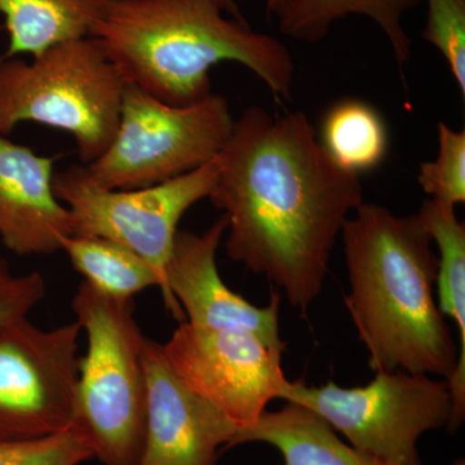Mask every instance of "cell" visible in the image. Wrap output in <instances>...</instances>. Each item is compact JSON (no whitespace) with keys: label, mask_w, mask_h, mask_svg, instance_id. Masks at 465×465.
<instances>
[{"label":"cell","mask_w":465,"mask_h":465,"mask_svg":"<svg viewBox=\"0 0 465 465\" xmlns=\"http://www.w3.org/2000/svg\"><path fill=\"white\" fill-rule=\"evenodd\" d=\"M217 166L208 200L228 220L229 258L305 311L322 292L342 225L363 203L360 174L330 157L305 113L259 106L234 121Z\"/></svg>","instance_id":"cell-1"},{"label":"cell","mask_w":465,"mask_h":465,"mask_svg":"<svg viewBox=\"0 0 465 465\" xmlns=\"http://www.w3.org/2000/svg\"><path fill=\"white\" fill-rule=\"evenodd\" d=\"M345 298L375 372L454 374L459 347L434 298L439 256L420 217L365 203L342 225Z\"/></svg>","instance_id":"cell-2"},{"label":"cell","mask_w":465,"mask_h":465,"mask_svg":"<svg viewBox=\"0 0 465 465\" xmlns=\"http://www.w3.org/2000/svg\"><path fill=\"white\" fill-rule=\"evenodd\" d=\"M225 15L217 0H109L91 38L125 84L170 105L210 96L211 69L225 61L246 66L290 99L295 64L289 48Z\"/></svg>","instance_id":"cell-3"},{"label":"cell","mask_w":465,"mask_h":465,"mask_svg":"<svg viewBox=\"0 0 465 465\" xmlns=\"http://www.w3.org/2000/svg\"><path fill=\"white\" fill-rule=\"evenodd\" d=\"M73 311L87 335L81 358L72 430L103 465H139L145 440V336L134 299L104 295L84 281Z\"/></svg>","instance_id":"cell-4"},{"label":"cell","mask_w":465,"mask_h":465,"mask_svg":"<svg viewBox=\"0 0 465 465\" xmlns=\"http://www.w3.org/2000/svg\"><path fill=\"white\" fill-rule=\"evenodd\" d=\"M124 81L94 38L52 45L33 60L0 57V134L25 122L72 134L88 166L114 140Z\"/></svg>","instance_id":"cell-5"},{"label":"cell","mask_w":465,"mask_h":465,"mask_svg":"<svg viewBox=\"0 0 465 465\" xmlns=\"http://www.w3.org/2000/svg\"><path fill=\"white\" fill-rule=\"evenodd\" d=\"M232 125L222 94L213 92L192 105L176 106L125 84L114 140L85 168L92 182L110 191L158 185L215 159Z\"/></svg>","instance_id":"cell-6"},{"label":"cell","mask_w":465,"mask_h":465,"mask_svg":"<svg viewBox=\"0 0 465 465\" xmlns=\"http://www.w3.org/2000/svg\"><path fill=\"white\" fill-rule=\"evenodd\" d=\"M281 400L316 412L349 445L388 465H421L419 440L449 427L454 411L448 381L406 371L376 372L356 388L289 381Z\"/></svg>","instance_id":"cell-7"},{"label":"cell","mask_w":465,"mask_h":465,"mask_svg":"<svg viewBox=\"0 0 465 465\" xmlns=\"http://www.w3.org/2000/svg\"><path fill=\"white\" fill-rule=\"evenodd\" d=\"M217 173L216 157L158 185L110 191L92 182L84 164H72L54 173V191L72 216L73 235L115 242L142 256L164 278L183 216L208 198Z\"/></svg>","instance_id":"cell-8"},{"label":"cell","mask_w":465,"mask_h":465,"mask_svg":"<svg viewBox=\"0 0 465 465\" xmlns=\"http://www.w3.org/2000/svg\"><path fill=\"white\" fill-rule=\"evenodd\" d=\"M81 331L76 321L51 330L27 317L0 323V440L72 430Z\"/></svg>","instance_id":"cell-9"},{"label":"cell","mask_w":465,"mask_h":465,"mask_svg":"<svg viewBox=\"0 0 465 465\" xmlns=\"http://www.w3.org/2000/svg\"><path fill=\"white\" fill-rule=\"evenodd\" d=\"M163 348L177 376L240 430L258 423L287 381L281 349L253 333L193 326L183 321Z\"/></svg>","instance_id":"cell-10"},{"label":"cell","mask_w":465,"mask_h":465,"mask_svg":"<svg viewBox=\"0 0 465 465\" xmlns=\"http://www.w3.org/2000/svg\"><path fill=\"white\" fill-rule=\"evenodd\" d=\"M228 229L225 215L198 232L179 231L164 268V304L180 322L259 336L272 347L286 351L280 336V292H272L264 308L251 304L220 277L216 253Z\"/></svg>","instance_id":"cell-11"},{"label":"cell","mask_w":465,"mask_h":465,"mask_svg":"<svg viewBox=\"0 0 465 465\" xmlns=\"http://www.w3.org/2000/svg\"><path fill=\"white\" fill-rule=\"evenodd\" d=\"M145 440L139 465H216L240 428L194 393L168 363L159 342L145 338Z\"/></svg>","instance_id":"cell-12"},{"label":"cell","mask_w":465,"mask_h":465,"mask_svg":"<svg viewBox=\"0 0 465 465\" xmlns=\"http://www.w3.org/2000/svg\"><path fill=\"white\" fill-rule=\"evenodd\" d=\"M54 159L0 134V240L20 256L63 251L72 216L54 191Z\"/></svg>","instance_id":"cell-13"},{"label":"cell","mask_w":465,"mask_h":465,"mask_svg":"<svg viewBox=\"0 0 465 465\" xmlns=\"http://www.w3.org/2000/svg\"><path fill=\"white\" fill-rule=\"evenodd\" d=\"M249 442L273 446L282 457L281 465H388L344 442L316 412L292 402L238 430L231 449Z\"/></svg>","instance_id":"cell-14"},{"label":"cell","mask_w":465,"mask_h":465,"mask_svg":"<svg viewBox=\"0 0 465 465\" xmlns=\"http://www.w3.org/2000/svg\"><path fill=\"white\" fill-rule=\"evenodd\" d=\"M418 215L439 247L437 304L440 313L457 324L460 338L457 369L446 381L454 405L448 430L455 432L465 419V224L458 219L454 207L433 200L425 201Z\"/></svg>","instance_id":"cell-15"},{"label":"cell","mask_w":465,"mask_h":465,"mask_svg":"<svg viewBox=\"0 0 465 465\" xmlns=\"http://www.w3.org/2000/svg\"><path fill=\"white\" fill-rule=\"evenodd\" d=\"M109 0H0L8 48L3 56H36L52 45L88 38Z\"/></svg>","instance_id":"cell-16"},{"label":"cell","mask_w":465,"mask_h":465,"mask_svg":"<svg viewBox=\"0 0 465 465\" xmlns=\"http://www.w3.org/2000/svg\"><path fill=\"white\" fill-rule=\"evenodd\" d=\"M423 0H290L278 15L281 34L296 41L317 43L330 27L349 15L371 18L387 36L397 64L409 61L411 41L402 25V17Z\"/></svg>","instance_id":"cell-17"},{"label":"cell","mask_w":465,"mask_h":465,"mask_svg":"<svg viewBox=\"0 0 465 465\" xmlns=\"http://www.w3.org/2000/svg\"><path fill=\"white\" fill-rule=\"evenodd\" d=\"M63 251L85 282L104 295L114 299H134L150 287L164 295L163 275L134 251L105 238L72 235Z\"/></svg>","instance_id":"cell-18"},{"label":"cell","mask_w":465,"mask_h":465,"mask_svg":"<svg viewBox=\"0 0 465 465\" xmlns=\"http://www.w3.org/2000/svg\"><path fill=\"white\" fill-rule=\"evenodd\" d=\"M321 143L339 166L358 174L378 167L390 145L381 115L369 104L351 99L326 113Z\"/></svg>","instance_id":"cell-19"},{"label":"cell","mask_w":465,"mask_h":465,"mask_svg":"<svg viewBox=\"0 0 465 465\" xmlns=\"http://www.w3.org/2000/svg\"><path fill=\"white\" fill-rule=\"evenodd\" d=\"M439 154L424 162L419 170V183L430 200L454 207L465 202V133L439 124Z\"/></svg>","instance_id":"cell-20"},{"label":"cell","mask_w":465,"mask_h":465,"mask_svg":"<svg viewBox=\"0 0 465 465\" xmlns=\"http://www.w3.org/2000/svg\"><path fill=\"white\" fill-rule=\"evenodd\" d=\"M94 459L75 430L32 440H0V465H82Z\"/></svg>","instance_id":"cell-21"},{"label":"cell","mask_w":465,"mask_h":465,"mask_svg":"<svg viewBox=\"0 0 465 465\" xmlns=\"http://www.w3.org/2000/svg\"><path fill=\"white\" fill-rule=\"evenodd\" d=\"M425 42L442 54L465 96V0H428Z\"/></svg>","instance_id":"cell-22"},{"label":"cell","mask_w":465,"mask_h":465,"mask_svg":"<svg viewBox=\"0 0 465 465\" xmlns=\"http://www.w3.org/2000/svg\"><path fill=\"white\" fill-rule=\"evenodd\" d=\"M45 280L38 272L14 274L7 262L0 260V323L27 317L45 299Z\"/></svg>","instance_id":"cell-23"},{"label":"cell","mask_w":465,"mask_h":465,"mask_svg":"<svg viewBox=\"0 0 465 465\" xmlns=\"http://www.w3.org/2000/svg\"><path fill=\"white\" fill-rule=\"evenodd\" d=\"M217 3H219L220 7H222L223 11H224L228 16L243 20V15L241 14L240 7H238L235 0H217Z\"/></svg>","instance_id":"cell-24"},{"label":"cell","mask_w":465,"mask_h":465,"mask_svg":"<svg viewBox=\"0 0 465 465\" xmlns=\"http://www.w3.org/2000/svg\"><path fill=\"white\" fill-rule=\"evenodd\" d=\"M289 2L290 0H266V9L269 14L278 16Z\"/></svg>","instance_id":"cell-25"},{"label":"cell","mask_w":465,"mask_h":465,"mask_svg":"<svg viewBox=\"0 0 465 465\" xmlns=\"http://www.w3.org/2000/svg\"><path fill=\"white\" fill-rule=\"evenodd\" d=\"M454 465H465L464 459H458V460L455 461Z\"/></svg>","instance_id":"cell-26"}]
</instances>
